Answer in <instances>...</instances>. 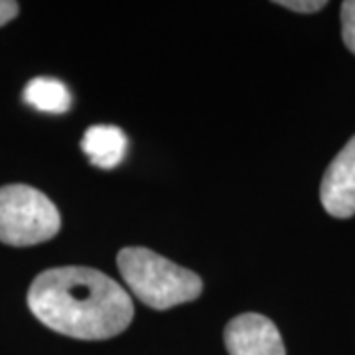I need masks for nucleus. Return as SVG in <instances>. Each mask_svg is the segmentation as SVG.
Masks as SVG:
<instances>
[{
  "label": "nucleus",
  "mask_w": 355,
  "mask_h": 355,
  "mask_svg": "<svg viewBox=\"0 0 355 355\" xmlns=\"http://www.w3.org/2000/svg\"><path fill=\"white\" fill-rule=\"evenodd\" d=\"M28 306L44 326L76 340L114 338L135 316L128 292L87 266L44 270L28 291Z\"/></svg>",
  "instance_id": "obj_1"
},
{
  "label": "nucleus",
  "mask_w": 355,
  "mask_h": 355,
  "mask_svg": "<svg viewBox=\"0 0 355 355\" xmlns=\"http://www.w3.org/2000/svg\"><path fill=\"white\" fill-rule=\"evenodd\" d=\"M116 265L128 291L154 310L191 302L203 291L202 279L196 272L144 247L123 249Z\"/></svg>",
  "instance_id": "obj_2"
},
{
  "label": "nucleus",
  "mask_w": 355,
  "mask_h": 355,
  "mask_svg": "<svg viewBox=\"0 0 355 355\" xmlns=\"http://www.w3.org/2000/svg\"><path fill=\"white\" fill-rule=\"evenodd\" d=\"M62 227V217L46 193L26 184L0 188V241L30 247L50 241Z\"/></svg>",
  "instance_id": "obj_3"
},
{
  "label": "nucleus",
  "mask_w": 355,
  "mask_h": 355,
  "mask_svg": "<svg viewBox=\"0 0 355 355\" xmlns=\"http://www.w3.org/2000/svg\"><path fill=\"white\" fill-rule=\"evenodd\" d=\"M223 338L229 355H286L279 328L263 314L247 312L233 318Z\"/></svg>",
  "instance_id": "obj_4"
},
{
  "label": "nucleus",
  "mask_w": 355,
  "mask_h": 355,
  "mask_svg": "<svg viewBox=\"0 0 355 355\" xmlns=\"http://www.w3.org/2000/svg\"><path fill=\"white\" fill-rule=\"evenodd\" d=\"M320 202L334 217L355 216V137L328 166L320 186Z\"/></svg>",
  "instance_id": "obj_5"
},
{
  "label": "nucleus",
  "mask_w": 355,
  "mask_h": 355,
  "mask_svg": "<svg viewBox=\"0 0 355 355\" xmlns=\"http://www.w3.org/2000/svg\"><path fill=\"white\" fill-rule=\"evenodd\" d=\"M81 148L93 164L109 170L125 160L127 137L121 128L113 125H95L85 130Z\"/></svg>",
  "instance_id": "obj_6"
},
{
  "label": "nucleus",
  "mask_w": 355,
  "mask_h": 355,
  "mask_svg": "<svg viewBox=\"0 0 355 355\" xmlns=\"http://www.w3.org/2000/svg\"><path fill=\"white\" fill-rule=\"evenodd\" d=\"M24 101L42 113L62 114L71 107V93L58 79L36 77L26 85Z\"/></svg>",
  "instance_id": "obj_7"
},
{
  "label": "nucleus",
  "mask_w": 355,
  "mask_h": 355,
  "mask_svg": "<svg viewBox=\"0 0 355 355\" xmlns=\"http://www.w3.org/2000/svg\"><path fill=\"white\" fill-rule=\"evenodd\" d=\"M342 36L345 48L355 53V0L342 4Z\"/></svg>",
  "instance_id": "obj_8"
},
{
  "label": "nucleus",
  "mask_w": 355,
  "mask_h": 355,
  "mask_svg": "<svg viewBox=\"0 0 355 355\" xmlns=\"http://www.w3.org/2000/svg\"><path fill=\"white\" fill-rule=\"evenodd\" d=\"M282 8H288L292 12L300 14H314L322 10L328 2L326 0H279L277 2Z\"/></svg>",
  "instance_id": "obj_9"
},
{
  "label": "nucleus",
  "mask_w": 355,
  "mask_h": 355,
  "mask_svg": "<svg viewBox=\"0 0 355 355\" xmlns=\"http://www.w3.org/2000/svg\"><path fill=\"white\" fill-rule=\"evenodd\" d=\"M18 2L12 0H0V26L8 24L10 20H14L18 16Z\"/></svg>",
  "instance_id": "obj_10"
}]
</instances>
